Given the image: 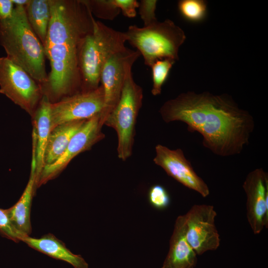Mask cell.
I'll list each match as a JSON object with an SVG mask.
<instances>
[{"instance_id": "6da1fadb", "label": "cell", "mask_w": 268, "mask_h": 268, "mask_svg": "<svg viewBox=\"0 0 268 268\" xmlns=\"http://www.w3.org/2000/svg\"><path fill=\"white\" fill-rule=\"evenodd\" d=\"M159 112L166 123L180 121L202 136L204 147L218 156L240 153L255 128L253 116L227 94L187 91L167 100Z\"/></svg>"}, {"instance_id": "7a4b0ae2", "label": "cell", "mask_w": 268, "mask_h": 268, "mask_svg": "<svg viewBox=\"0 0 268 268\" xmlns=\"http://www.w3.org/2000/svg\"><path fill=\"white\" fill-rule=\"evenodd\" d=\"M0 44L6 57L36 81L43 85L47 82L44 47L28 22L24 6H15L10 18L0 20Z\"/></svg>"}, {"instance_id": "3957f363", "label": "cell", "mask_w": 268, "mask_h": 268, "mask_svg": "<svg viewBox=\"0 0 268 268\" xmlns=\"http://www.w3.org/2000/svg\"><path fill=\"white\" fill-rule=\"evenodd\" d=\"M124 34L126 42L136 49L149 67L158 60L178 61L180 47L186 39L183 30L169 19L142 27L130 25Z\"/></svg>"}, {"instance_id": "277c9868", "label": "cell", "mask_w": 268, "mask_h": 268, "mask_svg": "<svg viewBox=\"0 0 268 268\" xmlns=\"http://www.w3.org/2000/svg\"><path fill=\"white\" fill-rule=\"evenodd\" d=\"M126 42L124 32L95 19L93 30L84 38L79 51L81 91L93 90L100 86L105 60L112 52L125 46Z\"/></svg>"}, {"instance_id": "5b68a950", "label": "cell", "mask_w": 268, "mask_h": 268, "mask_svg": "<svg viewBox=\"0 0 268 268\" xmlns=\"http://www.w3.org/2000/svg\"><path fill=\"white\" fill-rule=\"evenodd\" d=\"M132 68H128L120 99L104 124L116 131L118 157L123 161L133 153L135 125L143 97L142 88L134 81Z\"/></svg>"}, {"instance_id": "8992f818", "label": "cell", "mask_w": 268, "mask_h": 268, "mask_svg": "<svg viewBox=\"0 0 268 268\" xmlns=\"http://www.w3.org/2000/svg\"><path fill=\"white\" fill-rule=\"evenodd\" d=\"M83 39H72L44 48L51 71L44 86L52 96L58 98L80 92L78 55Z\"/></svg>"}, {"instance_id": "52a82bcc", "label": "cell", "mask_w": 268, "mask_h": 268, "mask_svg": "<svg viewBox=\"0 0 268 268\" xmlns=\"http://www.w3.org/2000/svg\"><path fill=\"white\" fill-rule=\"evenodd\" d=\"M0 93L31 116L44 94L42 86L6 57L0 58Z\"/></svg>"}, {"instance_id": "ba28073f", "label": "cell", "mask_w": 268, "mask_h": 268, "mask_svg": "<svg viewBox=\"0 0 268 268\" xmlns=\"http://www.w3.org/2000/svg\"><path fill=\"white\" fill-rule=\"evenodd\" d=\"M140 56L137 50H131L125 45L110 54L105 60L100 76L104 99L100 114L102 127L120 99L128 68L133 67Z\"/></svg>"}, {"instance_id": "9c48e42d", "label": "cell", "mask_w": 268, "mask_h": 268, "mask_svg": "<svg viewBox=\"0 0 268 268\" xmlns=\"http://www.w3.org/2000/svg\"><path fill=\"white\" fill-rule=\"evenodd\" d=\"M101 85L96 89L67 96L51 105V131L57 126L72 121L86 120L101 113L104 106Z\"/></svg>"}, {"instance_id": "30bf717a", "label": "cell", "mask_w": 268, "mask_h": 268, "mask_svg": "<svg viewBox=\"0 0 268 268\" xmlns=\"http://www.w3.org/2000/svg\"><path fill=\"white\" fill-rule=\"evenodd\" d=\"M216 215L214 207L207 204H195L185 214L186 238L198 255L215 250L220 245Z\"/></svg>"}, {"instance_id": "8fae6325", "label": "cell", "mask_w": 268, "mask_h": 268, "mask_svg": "<svg viewBox=\"0 0 268 268\" xmlns=\"http://www.w3.org/2000/svg\"><path fill=\"white\" fill-rule=\"evenodd\" d=\"M100 114L87 120L73 135L63 153L53 163L43 168L35 188L46 184L58 176L71 160L81 152L90 149L95 144L105 138L100 124Z\"/></svg>"}, {"instance_id": "7c38bea8", "label": "cell", "mask_w": 268, "mask_h": 268, "mask_svg": "<svg viewBox=\"0 0 268 268\" xmlns=\"http://www.w3.org/2000/svg\"><path fill=\"white\" fill-rule=\"evenodd\" d=\"M154 163L170 177L189 189L205 198L209 194L206 183L195 171L181 148L171 149L158 144L155 147Z\"/></svg>"}, {"instance_id": "4fadbf2b", "label": "cell", "mask_w": 268, "mask_h": 268, "mask_svg": "<svg viewBox=\"0 0 268 268\" xmlns=\"http://www.w3.org/2000/svg\"><path fill=\"white\" fill-rule=\"evenodd\" d=\"M247 197V217L255 234L268 226V176L262 169L251 171L243 184Z\"/></svg>"}, {"instance_id": "5bb4252c", "label": "cell", "mask_w": 268, "mask_h": 268, "mask_svg": "<svg viewBox=\"0 0 268 268\" xmlns=\"http://www.w3.org/2000/svg\"><path fill=\"white\" fill-rule=\"evenodd\" d=\"M197 255L186 238L185 214L179 215L175 221L169 251L161 268H194Z\"/></svg>"}, {"instance_id": "9a60e30c", "label": "cell", "mask_w": 268, "mask_h": 268, "mask_svg": "<svg viewBox=\"0 0 268 268\" xmlns=\"http://www.w3.org/2000/svg\"><path fill=\"white\" fill-rule=\"evenodd\" d=\"M36 147L32 146L31 171L28 183L18 201L5 209L11 224L22 237L30 236L32 231L30 211L32 198L36 189Z\"/></svg>"}, {"instance_id": "2e32d148", "label": "cell", "mask_w": 268, "mask_h": 268, "mask_svg": "<svg viewBox=\"0 0 268 268\" xmlns=\"http://www.w3.org/2000/svg\"><path fill=\"white\" fill-rule=\"evenodd\" d=\"M20 241L51 258L66 262L74 268H88V264L80 255L72 253L63 241L51 233L39 238L24 236Z\"/></svg>"}, {"instance_id": "e0dca14e", "label": "cell", "mask_w": 268, "mask_h": 268, "mask_svg": "<svg viewBox=\"0 0 268 268\" xmlns=\"http://www.w3.org/2000/svg\"><path fill=\"white\" fill-rule=\"evenodd\" d=\"M51 103L49 97L44 94L34 115L33 133L36 139V159L35 185L45 166V151L51 132Z\"/></svg>"}, {"instance_id": "ac0fdd59", "label": "cell", "mask_w": 268, "mask_h": 268, "mask_svg": "<svg viewBox=\"0 0 268 268\" xmlns=\"http://www.w3.org/2000/svg\"><path fill=\"white\" fill-rule=\"evenodd\" d=\"M86 120L63 123L57 126L51 131L45 151V166L53 163L59 158L73 135Z\"/></svg>"}, {"instance_id": "d6986e66", "label": "cell", "mask_w": 268, "mask_h": 268, "mask_svg": "<svg viewBox=\"0 0 268 268\" xmlns=\"http://www.w3.org/2000/svg\"><path fill=\"white\" fill-rule=\"evenodd\" d=\"M25 9L30 27L44 46L51 16L49 0H29Z\"/></svg>"}, {"instance_id": "ffe728a7", "label": "cell", "mask_w": 268, "mask_h": 268, "mask_svg": "<svg viewBox=\"0 0 268 268\" xmlns=\"http://www.w3.org/2000/svg\"><path fill=\"white\" fill-rule=\"evenodd\" d=\"M207 2L204 0H180L178 10L182 16L191 22L203 21L207 15Z\"/></svg>"}, {"instance_id": "44dd1931", "label": "cell", "mask_w": 268, "mask_h": 268, "mask_svg": "<svg viewBox=\"0 0 268 268\" xmlns=\"http://www.w3.org/2000/svg\"><path fill=\"white\" fill-rule=\"evenodd\" d=\"M175 62L171 59L158 60L150 67L152 79L151 92L153 96H157L161 94L162 86L166 81L169 72Z\"/></svg>"}, {"instance_id": "7402d4cb", "label": "cell", "mask_w": 268, "mask_h": 268, "mask_svg": "<svg viewBox=\"0 0 268 268\" xmlns=\"http://www.w3.org/2000/svg\"><path fill=\"white\" fill-rule=\"evenodd\" d=\"M86 2L93 16L101 19L112 20L121 12L113 0H90Z\"/></svg>"}, {"instance_id": "603a6c76", "label": "cell", "mask_w": 268, "mask_h": 268, "mask_svg": "<svg viewBox=\"0 0 268 268\" xmlns=\"http://www.w3.org/2000/svg\"><path fill=\"white\" fill-rule=\"evenodd\" d=\"M148 200L152 206L159 210L165 209L170 203V198L167 191L160 185H154L150 188L148 192Z\"/></svg>"}, {"instance_id": "cb8c5ba5", "label": "cell", "mask_w": 268, "mask_h": 268, "mask_svg": "<svg viewBox=\"0 0 268 268\" xmlns=\"http://www.w3.org/2000/svg\"><path fill=\"white\" fill-rule=\"evenodd\" d=\"M157 0H141L139 2L138 12L143 22V26L150 25L156 21L155 10Z\"/></svg>"}, {"instance_id": "d4e9b609", "label": "cell", "mask_w": 268, "mask_h": 268, "mask_svg": "<svg viewBox=\"0 0 268 268\" xmlns=\"http://www.w3.org/2000/svg\"><path fill=\"white\" fill-rule=\"evenodd\" d=\"M0 235L15 242H19L22 237L11 224L5 209L1 208H0Z\"/></svg>"}, {"instance_id": "484cf974", "label": "cell", "mask_w": 268, "mask_h": 268, "mask_svg": "<svg viewBox=\"0 0 268 268\" xmlns=\"http://www.w3.org/2000/svg\"><path fill=\"white\" fill-rule=\"evenodd\" d=\"M115 4L128 18H134L137 14L139 2L136 0H113Z\"/></svg>"}, {"instance_id": "4316f807", "label": "cell", "mask_w": 268, "mask_h": 268, "mask_svg": "<svg viewBox=\"0 0 268 268\" xmlns=\"http://www.w3.org/2000/svg\"><path fill=\"white\" fill-rule=\"evenodd\" d=\"M14 8L11 0H0V20L10 18L12 15Z\"/></svg>"}, {"instance_id": "83f0119b", "label": "cell", "mask_w": 268, "mask_h": 268, "mask_svg": "<svg viewBox=\"0 0 268 268\" xmlns=\"http://www.w3.org/2000/svg\"><path fill=\"white\" fill-rule=\"evenodd\" d=\"M13 4L15 6H25L28 3L29 0H11Z\"/></svg>"}]
</instances>
